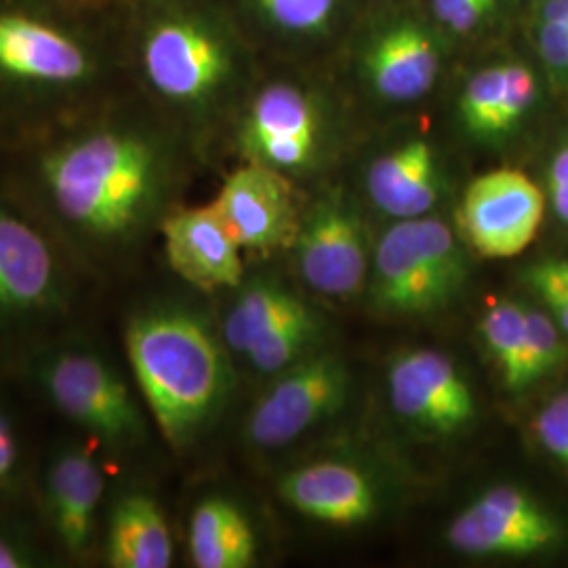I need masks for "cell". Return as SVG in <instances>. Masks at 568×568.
Masks as SVG:
<instances>
[{"mask_svg": "<svg viewBox=\"0 0 568 568\" xmlns=\"http://www.w3.org/2000/svg\"><path fill=\"white\" fill-rule=\"evenodd\" d=\"M265 13L288 30H316L325 26L335 0H260Z\"/></svg>", "mask_w": 568, "mask_h": 568, "instance_id": "29", "label": "cell"}, {"mask_svg": "<svg viewBox=\"0 0 568 568\" xmlns=\"http://www.w3.org/2000/svg\"><path fill=\"white\" fill-rule=\"evenodd\" d=\"M549 199L556 215L568 225V145L549 164Z\"/></svg>", "mask_w": 568, "mask_h": 568, "instance_id": "33", "label": "cell"}, {"mask_svg": "<svg viewBox=\"0 0 568 568\" xmlns=\"http://www.w3.org/2000/svg\"><path fill=\"white\" fill-rule=\"evenodd\" d=\"M124 347L143 400L173 447H185L224 403V347L203 321L178 307L135 314Z\"/></svg>", "mask_w": 568, "mask_h": 568, "instance_id": "2", "label": "cell"}, {"mask_svg": "<svg viewBox=\"0 0 568 568\" xmlns=\"http://www.w3.org/2000/svg\"><path fill=\"white\" fill-rule=\"evenodd\" d=\"M467 262L453 230L434 217L400 220L375 251V302L398 316H424L450 304L466 283Z\"/></svg>", "mask_w": 568, "mask_h": 568, "instance_id": "3", "label": "cell"}, {"mask_svg": "<svg viewBox=\"0 0 568 568\" xmlns=\"http://www.w3.org/2000/svg\"><path fill=\"white\" fill-rule=\"evenodd\" d=\"M525 283L539 295V300L548 307V314L560 331L568 335V293L556 283L548 272L539 264L528 265L523 272Z\"/></svg>", "mask_w": 568, "mask_h": 568, "instance_id": "30", "label": "cell"}, {"mask_svg": "<svg viewBox=\"0 0 568 568\" xmlns=\"http://www.w3.org/2000/svg\"><path fill=\"white\" fill-rule=\"evenodd\" d=\"M61 300L53 248L37 227L0 206V333L53 314Z\"/></svg>", "mask_w": 568, "mask_h": 568, "instance_id": "8", "label": "cell"}, {"mask_svg": "<svg viewBox=\"0 0 568 568\" xmlns=\"http://www.w3.org/2000/svg\"><path fill=\"white\" fill-rule=\"evenodd\" d=\"M544 209L537 183L516 169H497L467 185L459 225L478 255L508 260L535 241Z\"/></svg>", "mask_w": 568, "mask_h": 568, "instance_id": "6", "label": "cell"}, {"mask_svg": "<svg viewBox=\"0 0 568 568\" xmlns=\"http://www.w3.org/2000/svg\"><path fill=\"white\" fill-rule=\"evenodd\" d=\"M567 356V345L560 326L546 312L527 307V356H525V389L548 377Z\"/></svg>", "mask_w": 568, "mask_h": 568, "instance_id": "26", "label": "cell"}, {"mask_svg": "<svg viewBox=\"0 0 568 568\" xmlns=\"http://www.w3.org/2000/svg\"><path fill=\"white\" fill-rule=\"evenodd\" d=\"M539 265L568 293V260H548Z\"/></svg>", "mask_w": 568, "mask_h": 568, "instance_id": "36", "label": "cell"}, {"mask_svg": "<svg viewBox=\"0 0 568 568\" xmlns=\"http://www.w3.org/2000/svg\"><path fill=\"white\" fill-rule=\"evenodd\" d=\"M316 321L307 307H302L284 323L267 333L262 342L246 352V361L260 373H283L304 356L307 345L314 342Z\"/></svg>", "mask_w": 568, "mask_h": 568, "instance_id": "24", "label": "cell"}, {"mask_svg": "<svg viewBox=\"0 0 568 568\" xmlns=\"http://www.w3.org/2000/svg\"><path fill=\"white\" fill-rule=\"evenodd\" d=\"M0 70L23 81H81L89 70L77 42L21 16H0Z\"/></svg>", "mask_w": 568, "mask_h": 568, "instance_id": "17", "label": "cell"}, {"mask_svg": "<svg viewBox=\"0 0 568 568\" xmlns=\"http://www.w3.org/2000/svg\"><path fill=\"white\" fill-rule=\"evenodd\" d=\"M190 551L199 568H246L257 541L243 509L225 497H206L190 520Z\"/></svg>", "mask_w": 568, "mask_h": 568, "instance_id": "21", "label": "cell"}, {"mask_svg": "<svg viewBox=\"0 0 568 568\" xmlns=\"http://www.w3.org/2000/svg\"><path fill=\"white\" fill-rule=\"evenodd\" d=\"M480 333L506 387L511 392L525 389L527 307L509 300L490 305L480 321Z\"/></svg>", "mask_w": 568, "mask_h": 568, "instance_id": "23", "label": "cell"}, {"mask_svg": "<svg viewBox=\"0 0 568 568\" xmlns=\"http://www.w3.org/2000/svg\"><path fill=\"white\" fill-rule=\"evenodd\" d=\"M537 84L535 77L525 65H506V93L497 116V135L508 133L535 102Z\"/></svg>", "mask_w": 568, "mask_h": 568, "instance_id": "28", "label": "cell"}, {"mask_svg": "<svg viewBox=\"0 0 568 568\" xmlns=\"http://www.w3.org/2000/svg\"><path fill=\"white\" fill-rule=\"evenodd\" d=\"M42 182L70 239L93 253L135 241L159 194V154L142 135L100 129L44 156Z\"/></svg>", "mask_w": 568, "mask_h": 568, "instance_id": "1", "label": "cell"}, {"mask_svg": "<svg viewBox=\"0 0 568 568\" xmlns=\"http://www.w3.org/2000/svg\"><path fill=\"white\" fill-rule=\"evenodd\" d=\"M161 230L169 265L185 283L213 293L243 281V248L215 204L180 209L164 217Z\"/></svg>", "mask_w": 568, "mask_h": 568, "instance_id": "12", "label": "cell"}, {"mask_svg": "<svg viewBox=\"0 0 568 568\" xmlns=\"http://www.w3.org/2000/svg\"><path fill=\"white\" fill-rule=\"evenodd\" d=\"M537 44L541 58L549 68L567 72L568 68V21L544 20L537 32Z\"/></svg>", "mask_w": 568, "mask_h": 568, "instance_id": "32", "label": "cell"}, {"mask_svg": "<svg viewBox=\"0 0 568 568\" xmlns=\"http://www.w3.org/2000/svg\"><path fill=\"white\" fill-rule=\"evenodd\" d=\"M349 373L342 356L318 354L284 368L253 406L246 438L260 448L295 443L312 426L337 413L345 403Z\"/></svg>", "mask_w": 568, "mask_h": 568, "instance_id": "5", "label": "cell"}, {"mask_svg": "<svg viewBox=\"0 0 568 568\" xmlns=\"http://www.w3.org/2000/svg\"><path fill=\"white\" fill-rule=\"evenodd\" d=\"M49 400L82 429L114 448L133 447L143 417L121 375L87 349H58L37 371Z\"/></svg>", "mask_w": 568, "mask_h": 568, "instance_id": "4", "label": "cell"}, {"mask_svg": "<svg viewBox=\"0 0 568 568\" xmlns=\"http://www.w3.org/2000/svg\"><path fill=\"white\" fill-rule=\"evenodd\" d=\"M539 445L567 469L568 474V392L549 400L532 422Z\"/></svg>", "mask_w": 568, "mask_h": 568, "instance_id": "27", "label": "cell"}, {"mask_svg": "<svg viewBox=\"0 0 568 568\" xmlns=\"http://www.w3.org/2000/svg\"><path fill=\"white\" fill-rule=\"evenodd\" d=\"M495 0H434L436 18L457 32H469L487 20Z\"/></svg>", "mask_w": 568, "mask_h": 568, "instance_id": "31", "label": "cell"}, {"mask_svg": "<svg viewBox=\"0 0 568 568\" xmlns=\"http://www.w3.org/2000/svg\"><path fill=\"white\" fill-rule=\"evenodd\" d=\"M284 501L312 520L331 527H356L373 518L377 509L375 488L356 467L323 462L284 474Z\"/></svg>", "mask_w": 568, "mask_h": 568, "instance_id": "15", "label": "cell"}, {"mask_svg": "<svg viewBox=\"0 0 568 568\" xmlns=\"http://www.w3.org/2000/svg\"><path fill=\"white\" fill-rule=\"evenodd\" d=\"M18 462H20V445H18L16 429L7 419V415L0 413V483L11 478Z\"/></svg>", "mask_w": 568, "mask_h": 568, "instance_id": "35", "label": "cell"}, {"mask_svg": "<svg viewBox=\"0 0 568 568\" xmlns=\"http://www.w3.org/2000/svg\"><path fill=\"white\" fill-rule=\"evenodd\" d=\"M387 392L403 419L432 434H455L476 415L474 392L464 375L434 349H413L394 358Z\"/></svg>", "mask_w": 568, "mask_h": 568, "instance_id": "9", "label": "cell"}, {"mask_svg": "<svg viewBox=\"0 0 568 568\" xmlns=\"http://www.w3.org/2000/svg\"><path fill=\"white\" fill-rule=\"evenodd\" d=\"M366 74L375 91L389 102L424 98L438 77V51L417 26L386 32L366 55Z\"/></svg>", "mask_w": 568, "mask_h": 568, "instance_id": "19", "label": "cell"}, {"mask_svg": "<svg viewBox=\"0 0 568 568\" xmlns=\"http://www.w3.org/2000/svg\"><path fill=\"white\" fill-rule=\"evenodd\" d=\"M447 539L467 556H528L556 546L560 527L525 490L506 485L467 506L450 523Z\"/></svg>", "mask_w": 568, "mask_h": 568, "instance_id": "7", "label": "cell"}, {"mask_svg": "<svg viewBox=\"0 0 568 568\" xmlns=\"http://www.w3.org/2000/svg\"><path fill=\"white\" fill-rule=\"evenodd\" d=\"M39 565V554L26 541L0 532V568H30Z\"/></svg>", "mask_w": 568, "mask_h": 568, "instance_id": "34", "label": "cell"}, {"mask_svg": "<svg viewBox=\"0 0 568 568\" xmlns=\"http://www.w3.org/2000/svg\"><path fill=\"white\" fill-rule=\"evenodd\" d=\"M145 72L171 100L194 102L209 95L227 70L224 49L194 23H164L145 42Z\"/></svg>", "mask_w": 568, "mask_h": 568, "instance_id": "13", "label": "cell"}, {"mask_svg": "<svg viewBox=\"0 0 568 568\" xmlns=\"http://www.w3.org/2000/svg\"><path fill=\"white\" fill-rule=\"evenodd\" d=\"M506 93V65L478 72L462 95V119L474 135L495 138L497 116Z\"/></svg>", "mask_w": 568, "mask_h": 568, "instance_id": "25", "label": "cell"}, {"mask_svg": "<svg viewBox=\"0 0 568 568\" xmlns=\"http://www.w3.org/2000/svg\"><path fill=\"white\" fill-rule=\"evenodd\" d=\"M541 16L544 20L568 21V0H548Z\"/></svg>", "mask_w": 568, "mask_h": 568, "instance_id": "37", "label": "cell"}, {"mask_svg": "<svg viewBox=\"0 0 568 568\" xmlns=\"http://www.w3.org/2000/svg\"><path fill=\"white\" fill-rule=\"evenodd\" d=\"M366 190L375 206L389 217H424L438 196V169L432 145L415 140L375 161L366 175Z\"/></svg>", "mask_w": 568, "mask_h": 568, "instance_id": "18", "label": "cell"}, {"mask_svg": "<svg viewBox=\"0 0 568 568\" xmlns=\"http://www.w3.org/2000/svg\"><path fill=\"white\" fill-rule=\"evenodd\" d=\"M244 142L260 163L281 169L302 166L314 152L316 114L297 89L274 84L253 103Z\"/></svg>", "mask_w": 568, "mask_h": 568, "instance_id": "16", "label": "cell"}, {"mask_svg": "<svg viewBox=\"0 0 568 568\" xmlns=\"http://www.w3.org/2000/svg\"><path fill=\"white\" fill-rule=\"evenodd\" d=\"M297 265L316 293L352 297L366 281L368 253L363 224L339 204H321L304 225L297 241Z\"/></svg>", "mask_w": 568, "mask_h": 568, "instance_id": "11", "label": "cell"}, {"mask_svg": "<svg viewBox=\"0 0 568 568\" xmlns=\"http://www.w3.org/2000/svg\"><path fill=\"white\" fill-rule=\"evenodd\" d=\"M213 204L243 251L265 255L297 241L302 224L293 190L270 164L236 169Z\"/></svg>", "mask_w": 568, "mask_h": 568, "instance_id": "10", "label": "cell"}, {"mask_svg": "<svg viewBox=\"0 0 568 568\" xmlns=\"http://www.w3.org/2000/svg\"><path fill=\"white\" fill-rule=\"evenodd\" d=\"M105 560L112 568L171 567L173 539L154 497L126 493L116 499L108 518Z\"/></svg>", "mask_w": 568, "mask_h": 568, "instance_id": "20", "label": "cell"}, {"mask_svg": "<svg viewBox=\"0 0 568 568\" xmlns=\"http://www.w3.org/2000/svg\"><path fill=\"white\" fill-rule=\"evenodd\" d=\"M103 471L82 447L61 448L47 471V509L61 548L84 556L93 548Z\"/></svg>", "mask_w": 568, "mask_h": 568, "instance_id": "14", "label": "cell"}, {"mask_svg": "<svg viewBox=\"0 0 568 568\" xmlns=\"http://www.w3.org/2000/svg\"><path fill=\"white\" fill-rule=\"evenodd\" d=\"M304 304L276 283L251 284L232 305L224 323V342L232 352L243 354L262 342L267 333L300 312Z\"/></svg>", "mask_w": 568, "mask_h": 568, "instance_id": "22", "label": "cell"}]
</instances>
